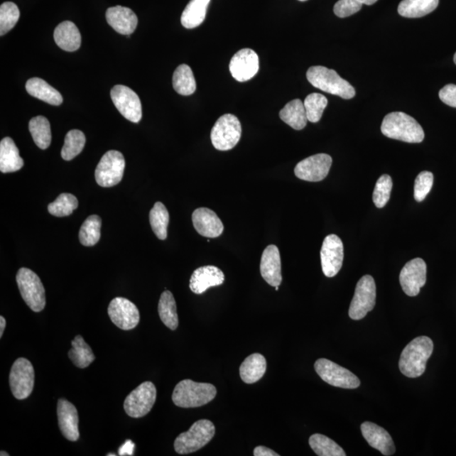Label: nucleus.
Instances as JSON below:
<instances>
[{
  "mask_svg": "<svg viewBox=\"0 0 456 456\" xmlns=\"http://www.w3.org/2000/svg\"><path fill=\"white\" fill-rule=\"evenodd\" d=\"M433 351V342L428 337H419L404 348L401 355V372L408 378L421 376L426 370L427 362Z\"/></svg>",
  "mask_w": 456,
  "mask_h": 456,
  "instance_id": "1",
  "label": "nucleus"
},
{
  "mask_svg": "<svg viewBox=\"0 0 456 456\" xmlns=\"http://www.w3.org/2000/svg\"><path fill=\"white\" fill-rule=\"evenodd\" d=\"M384 136L408 143H421L424 131L417 120L402 112H394L384 117L381 124Z\"/></svg>",
  "mask_w": 456,
  "mask_h": 456,
  "instance_id": "2",
  "label": "nucleus"
},
{
  "mask_svg": "<svg viewBox=\"0 0 456 456\" xmlns=\"http://www.w3.org/2000/svg\"><path fill=\"white\" fill-rule=\"evenodd\" d=\"M217 396V388L212 384L182 380L173 392V403L178 408H195L210 403Z\"/></svg>",
  "mask_w": 456,
  "mask_h": 456,
  "instance_id": "3",
  "label": "nucleus"
},
{
  "mask_svg": "<svg viewBox=\"0 0 456 456\" xmlns=\"http://www.w3.org/2000/svg\"><path fill=\"white\" fill-rule=\"evenodd\" d=\"M307 79L313 87L343 99H352L356 95L354 87L341 77L337 71L324 66H313L307 71Z\"/></svg>",
  "mask_w": 456,
  "mask_h": 456,
  "instance_id": "4",
  "label": "nucleus"
},
{
  "mask_svg": "<svg viewBox=\"0 0 456 456\" xmlns=\"http://www.w3.org/2000/svg\"><path fill=\"white\" fill-rule=\"evenodd\" d=\"M216 432L212 422L201 419L195 422L189 431L182 433L174 441V450L180 455L194 453L211 441Z\"/></svg>",
  "mask_w": 456,
  "mask_h": 456,
  "instance_id": "5",
  "label": "nucleus"
},
{
  "mask_svg": "<svg viewBox=\"0 0 456 456\" xmlns=\"http://www.w3.org/2000/svg\"><path fill=\"white\" fill-rule=\"evenodd\" d=\"M16 283L22 298L31 310L41 312L46 306L45 289L41 279L28 268H21L17 272Z\"/></svg>",
  "mask_w": 456,
  "mask_h": 456,
  "instance_id": "6",
  "label": "nucleus"
},
{
  "mask_svg": "<svg viewBox=\"0 0 456 456\" xmlns=\"http://www.w3.org/2000/svg\"><path fill=\"white\" fill-rule=\"evenodd\" d=\"M242 136V126L236 116L224 114L215 124L211 133L212 145L218 151L234 148Z\"/></svg>",
  "mask_w": 456,
  "mask_h": 456,
  "instance_id": "7",
  "label": "nucleus"
},
{
  "mask_svg": "<svg viewBox=\"0 0 456 456\" xmlns=\"http://www.w3.org/2000/svg\"><path fill=\"white\" fill-rule=\"evenodd\" d=\"M376 303V285L374 279L369 275L362 277L357 283L350 308L349 316L352 320L364 319L369 312L372 311Z\"/></svg>",
  "mask_w": 456,
  "mask_h": 456,
  "instance_id": "8",
  "label": "nucleus"
},
{
  "mask_svg": "<svg viewBox=\"0 0 456 456\" xmlns=\"http://www.w3.org/2000/svg\"><path fill=\"white\" fill-rule=\"evenodd\" d=\"M124 169L125 159L121 152H106L96 168L97 185L104 188L117 185L122 180Z\"/></svg>",
  "mask_w": 456,
  "mask_h": 456,
  "instance_id": "9",
  "label": "nucleus"
},
{
  "mask_svg": "<svg viewBox=\"0 0 456 456\" xmlns=\"http://www.w3.org/2000/svg\"><path fill=\"white\" fill-rule=\"evenodd\" d=\"M315 369L319 376L330 386L343 389L360 386V380L354 374L332 361L320 359L315 362Z\"/></svg>",
  "mask_w": 456,
  "mask_h": 456,
  "instance_id": "10",
  "label": "nucleus"
},
{
  "mask_svg": "<svg viewBox=\"0 0 456 456\" xmlns=\"http://www.w3.org/2000/svg\"><path fill=\"white\" fill-rule=\"evenodd\" d=\"M156 399V388L153 383H142L124 401L125 413L133 418L145 417L153 408Z\"/></svg>",
  "mask_w": 456,
  "mask_h": 456,
  "instance_id": "11",
  "label": "nucleus"
},
{
  "mask_svg": "<svg viewBox=\"0 0 456 456\" xmlns=\"http://www.w3.org/2000/svg\"><path fill=\"white\" fill-rule=\"evenodd\" d=\"M35 371L31 362L24 357L17 359L10 373V386L17 400H24L33 391Z\"/></svg>",
  "mask_w": 456,
  "mask_h": 456,
  "instance_id": "12",
  "label": "nucleus"
},
{
  "mask_svg": "<svg viewBox=\"0 0 456 456\" xmlns=\"http://www.w3.org/2000/svg\"><path fill=\"white\" fill-rule=\"evenodd\" d=\"M111 98L124 117L132 123H139L142 118L140 97L131 88L117 85L111 90Z\"/></svg>",
  "mask_w": 456,
  "mask_h": 456,
  "instance_id": "13",
  "label": "nucleus"
},
{
  "mask_svg": "<svg viewBox=\"0 0 456 456\" xmlns=\"http://www.w3.org/2000/svg\"><path fill=\"white\" fill-rule=\"evenodd\" d=\"M332 165V156L325 153L316 154L298 163L294 173L299 180L320 182L327 177Z\"/></svg>",
  "mask_w": 456,
  "mask_h": 456,
  "instance_id": "14",
  "label": "nucleus"
},
{
  "mask_svg": "<svg viewBox=\"0 0 456 456\" xmlns=\"http://www.w3.org/2000/svg\"><path fill=\"white\" fill-rule=\"evenodd\" d=\"M427 265L423 259H411L402 268L400 283L403 292L409 297H416L426 284Z\"/></svg>",
  "mask_w": 456,
  "mask_h": 456,
  "instance_id": "15",
  "label": "nucleus"
},
{
  "mask_svg": "<svg viewBox=\"0 0 456 456\" xmlns=\"http://www.w3.org/2000/svg\"><path fill=\"white\" fill-rule=\"evenodd\" d=\"M107 313L112 322L119 329H135L141 316L135 303L124 298H115L109 303Z\"/></svg>",
  "mask_w": 456,
  "mask_h": 456,
  "instance_id": "16",
  "label": "nucleus"
},
{
  "mask_svg": "<svg viewBox=\"0 0 456 456\" xmlns=\"http://www.w3.org/2000/svg\"><path fill=\"white\" fill-rule=\"evenodd\" d=\"M322 271L325 276L334 277L341 271L344 259V246L337 235L326 237L320 251Z\"/></svg>",
  "mask_w": 456,
  "mask_h": 456,
  "instance_id": "17",
  "label": "nucleus"
},
{
  "mask_svg": "<svg viewBox=\"0 0 456 456\" xmlns=\"http://www.w3.org/2000/svg\"><path fill=\"white\" fill-rule=\"evenodd\" d=\"M259 69V57L252 49H241L230 61L229 70L232 77L239 82L251 80Z\"/></svg>",
  "mask_w": 456,
  "mask_h": 456,
  "instance_id": "18",
  "label": "nucleus"
},
{
  "mask_svg": "<svg viewBox=\"0 0 456 456\" xmlns=\"http://www.w3.org/2000/svg\"><path fill=\"white\" fill-rule=\"evenodd\" d=\"M57 416L63 436L70 441H77L80 438L79 416L75 406L65 399L58 401Z\"/></svg>",
  "mask_w": 456,
  "mask_h": 456,
  "instance_id": "19",
  "label": "nucleus"
},
{
  "mask_svg": "<svg viewBox=\"0 0 456 456\" xmlns=\"http://www.w3.org/2000/svg\"><path fill=\"white\" fill-rule=\"evenodd\" d=\"M192 221L195 230L205 238H218L224 230L221 219L209 208L196 209L192 215Z\"/></svg>",
  "mask_w": 456,
  "mask_h": 456,
  "instance_id": "20",
  "label": "nucleus"
},
{
  "mask_svg": "<svg viewBox=\"0 0 456 456\" xmlns=\"http://www.w3.org/2000/svg\"><path fill=\"white\" fill-rule=\"evenodd\" d=\"M261 274L271 287H279L283 281L281 261L278 248L269 245L264 250L261 261Z\"/></svg>",
  "mask_w": 456,
  "mask_h": 456,
  "instance_id": "21",
  "label": "nucleus"
},
{
  "mask_svg": "<svg viewBox=\"0 0 456 456\" xmlns=\"http://www.w3.org/2000/svg\"><path fill=\"white\" fill-rule=\"evenodd\" d=\"M225 276L219 268L207 266L198 268L192 274L190 288L195 294H202L212 287H217L224 283Z\"/></svg>",
  "mask_w": 456,
  "mask_h": 456,
  "instance_id": "22",
  "label": "nucleus"
},
{
  "mask_svg": "<svg viewBox=\"0 0 456 456\" xmlns=\"http://www.w3.org/2000/svg\"><path fill=\"white\" fill-rule=\"evenodd\" d=\"M361 431L369 445L378 450L380 453L386 456L395 453L394 442L386 429L374 423L365 422L361 425Z\"/></svg>",
  "mask_w": 456,
  "mask_h": 456,
  "instance_id": "23",
  "label": "nucleus"
},
{
  "mask_svg": "<svg viewBox=\"0 0 456 456\" xmlns=\"http://www.w3.org/2000/svg\"><path fill=\"white\" fill-rule=\"evenodd\" d=\"M106 19L112 28L123 35H131L136 31L138 18L131 9L115 6L107 9Z\"/></svg>",
  "mask_w": 456,
  "mask_h": 456,
  "instance_id": "24",
  "label": "nucleus"
},
{
  "mask_svg": "<svg viewBox=\"0 0 456 456\" xmlns=\"http://www.w3.org/2000/svg\"><path fill=\"white\" fill-rule=\"evenodd\" d=\"M24 166V160L20 156L14 141L10 137L0 142V171L3 173L19 171Z\"/></svg>",
  "mask_w": 456,
  "mask_h": 456,
  "instance_id": "25",
  "label": "nucleus"
},
{
  "mask_svg": "<svg viewBox=\"0 0 456 456\" xmlns=\"http://www.w3.org/2000/svg\"><path fill=\"white\" fill-rule=\"evenodd\" d=\"M53 38L58 46L67 52L78 50L82 44V36L73 22L64 21L57 26Z\"/></svg>",
  "mask_w": 456,
  "mask_h": 456,
  "instance_id": "26",
  "label": "nucleus"
},
{
  "mask_svg": "<svg viewBox=\"0 0 456 456\" xmlns=\"http://www.w3.org/2000/svg\"><path fill=\"white\" fill-rule=\"evenodd\" d=\"M266 357L259 353L246 357L239 369L240 377L246 384H254L262 379L266 372Z\"/></svg>",
  "mask_w": 456,
  "mask_h": 456,
  "instance_id": "27",
  "label": "nucleus"
},
{
  "mask_svg": "<svg viewBox=\"0 0 456 456\" xmlns=\"http://www.w3.org/2000/svg\"><path fill=\"white\" fill-rule=\"evenodd\" d=\"M26 92L31 96L53 106H60L63 102V97L60 92L48 83L40 78H31L26 84Z\"/></svg>",
  "mask_w": 456,
  "mask_h": 456,
  "instance_id": "28",
  "label": "nucleus"
},
{
  "mask_svg": "<svg viewBox=\"0 0 456 456\" xmlns=\"http://www.w3.org/2000/svg\"><path fill=\"white\" fill-rule=\"evenodd\" d=\"M280 118L296 131L306 127L307 114L305 107L300 99H295L288 102L280 112Z\"/></svg>",
  "mask_w": 456,
  "mask_h": 456,
  "instance_id": "29",
  "label": "nucleus"
},
{
  "mask_svg": "<svg viewBox=\"0 0 456 456\" xmlns=\"http://www.w3.org/2000/svg\"><path fill=\"white\" fill-rule=\"evenodd\" d=\"M210 2L211 0H190L183 12L182 25L187 29H193L202 24Z\"/></svg>",
  "mask_w": 456,
  "mask_h": 456,
  "instance_id": "30",
  "label": "nucleus"
},
{
  "mask_svg": "<svg viewBox=\"0 0 456 456\" xmlns=\"http://www.w3.org/2000/svg\"><path fill=\"white\" fill-rule=\"evenodd\" d=\"M439 3L440 0H402L398 13L406 18H420L436 10Z\"/></svg>",
  "mask_w": 456,
  "mask_h": 456,
  "instance_id": "31",
  "label": "nucleus"
},
{
  "mask_svg": "<svg viewBox=\"0 0 456 456\" xmlns=\"http://www.w3.org/2000/svg\"><path fill=\"white\" fill-rule=\"evenodd\" d=\"M158 314L161 320L172 330H175L178 326V316L175 299L171 292L166 290L161 295L158 303Z\"/></svg>",
  "mask_w": 456,
  "mask_h": 456,
  "instance_id": "32",
  "label": "nucleus"
},
{
  "mask_svg": "<svg viewBox=\"0 0 456 456\" xmlns=\"http://www.w3.org/2000/svg\"><path fill=\"white\" fill-rule=\"evenodd\" d=\"M71 345L72 348L69 351V357L77 368L86 369L95 360L92 348L84 341L82 335H76Z\"/></svg>",
  "mask_w": 456,
  "mask_h": 456,
  "instance_id": "33",
  "label": "nucleus"
},
{
  "mask_svg": "<svg viewBox=\"0 0 456 456\" xmlns=\"http://www.w3.org/2000/svg\"><path fill=\"white\" fill-rule=\"evenodd\" d=\"M29 131L35 144L40 149L48 148L52 141V134L50 124H49L48 119L43 116H38V117L31 119L29 122Z\"/></svg>",
  "mask_w": 456,
  "mask_h": 456,
  "instance_id": "34",
  "label": "nucleus"
},
{
  "mask_svg": "<svg viewBox=\"0 0 456 456\" xmlns=\"http://www.w3.org/2000/svg\"><path fill=\"white\" fill-rule=\"evenodd\" d=\"M173 86L174 90L182 96H190L195 92V79L189 65H181L174 71Z\"/></svg>",
  "mask_w": 456,
  "mask_h": 456,
  "instance_id": "35",
  "label": "nucleus"
},
{
  "mask_svg": "<svg viewBox=\"0 0 456 456\" xmlns=\"http://www.w3.org/2000/svg\"><path fill=\"white\" fill-rule=\"evenodd\" d=\"M102 219L92 215L84 222L79 232L80 244L91 247L98 243L101 238Z\"/></svg>",
  "mask_w": 456,
  "mask_h": 456,
  "instance_id": "36",
  "label": "nucleus"
},
{
  "mask_svg": "<svg viewBox=\"0 0 456 456\" xmlns=\"http://www.w3.org/2000/svg\"><path fill=\"white\" fill-rule=\"evenodd\" d=\"M150 223L152 231L159 239H167L169 213L163 203L156 202L151 210Z\"/></svg>",
  "mask_w": 456,
  "mask_h": 456,
  "instance_id": "37",
  "label": "nucleus"
},
{
  "mask_svg": "<svg viewBox=\"0 0 456 456\" xmlns=\"http://www.w3.org/2000/svg\"><path fill=\"white\" fill-rule=\"evenodd\" d=\"M310 445L319 456H346L345 451L327 436L315 433L310 438Z\"/></svg>",
  "mask_w": 456,
  "mask_h": 456,
  "instance_id": "38",
  "label": "nucleus"
},
{
  "mask_svg": "<svg viewBox=\"0 0 456 456\" xmlns=\"http://www.w3.org/2000/svg\"><path fill=\"white\" fill-rule=\"evenodd\" d=\"M86 145V136L82 131L73 129L67 133L65 139V145L61 151L62 158L71 161L77 156Z\"/></svg>",
  "mask_w": 456,
  "mask_h": 456,
  "instance_id": "39",
  "label": "nucleus"
},
{
  "mask_svg": "<svg viewBox=\"0 0 456 456\" xmlns=\"http://www.w3.org/2000/svg\"><path fill=\"white\" fill-rule=\"evenodd\" d=\"M303 105L305 107L308 121L317 123L323 115L324 110L328 105V100L322 94L312 93L305 98Z\"/></svg>",
  "mask_w": 456,
  "mask_h": 456,
  "instance_id": "40",
  "label": "nucleus"
},
{
  "mask_svg": "<svg viewBox=\"0 0 456 456\" xmlns=\"http://www.w3.org/2000/svg\"><path fill=\"white\" fill-rule=\"evenodd\" d=\"M78 200L75 195L61 194L53 202L48 205V212L58 217H68L78 207Z\"/></svg>",
  "mask_w": 456,
  "mask_h": 456,
  "instance_id": "41",
  "label": "nucleus"
},
{
  "mask_svg": "<svg viewBox=\"0 0 456 456\" xmlns=\"http://www.w3.org/2000/svg\"><path fill=\"white\" fill-rule=\"evenodd\" d=\"M20 11L16 4L6 2L0 6V35L10 31L19 21Z\"/></svg>",
  "mask_w": 456,
  "mask_h": 456,
  "instance_id": "42",
  "label": "nucleus"
},
{
  "mask_svg": "<svg viewBox=\"0 0 456 456\" xmlns=\"http://www.w3.org/2000/svg\"><path fill=\"white\" fill-rule=\"evenodd\" d=\"M393 187L392 178L387 174L380 177L375 185L373 200L378 208L386 207L388 201L390 200Z\"/></svg>",
  "mask_w": 456,
  "mask_h": 456,
  "instance_id": "43",
  "label": "nucleus"
},
{
  "mask_svg": "<svg viewBox=\"0 0 456 456\" xmlns=\"http://www.w3.org/2000/svg\"><path fill=\"white\" fill-rule=\"evenodd\" d=\"M433 185V174L430 172L420 173L416 178L414 185V199L418 202L425 200Z\"/></svg>",
  "mask_w": 456,
  "mask_h": 456,
  "instance_id": "44",
  "label": "nucleus"
},
{
  "mask_svg": "<svg viewBox=\"0 0 456 456\" xmlns=\"http://www.w3.org/2000/svg\"><path fill=\"white\" fill-rule=\"evenodd\" d=\"M362 4L357 0H339L334 6L335 15L340 18H346L356 14L362 9Z\"/></svg>",
  "mask_w": 456,
  "mask_h": 456,
  "instance_id": "45",
  "label": "nucleus"
},
{
  "mask_svg": "<svg viewBox=\"0 0 456 456\" xmlns=\"http://www.w3.org/2000/svg\"><path fill=\"white\" fill-rule=\"evenodd\" d=\"M439 96L444 104L450 107H456V85H446L440 91Z\"/></svg>",
  "mask_w": 456,
  "mask_h": 456,
  "instance_id": "46",
  "label": "nucleus"
},
{
  "mask_svg": "<svg viewBox=\"0 0 456 456\" xmlns=\"http://www.w3.org/2000/svg\"><path fill=\"white\" fill-rule=\"evenodd\" d=\"M135 446V444H134L131 440H127L121 447H120L119 450V455L122 456L133 455Z\"/></svg>",
  "mask_w": 456,
  "mask_h": 456,
  "instance_id": "47",
  "label": "nucleus"
},
{
  "mask_svg": "<svg viewBox=\"0 0 456 456\" xmlns=\"http://www.w3.org/2000/svg\"><path fill=\"white\" fill-rule=\"evenodd\" d=\"M254 456H279L274 450L267 448L266 446H257L254 450Z\"/></svg>",
  "mask_w": 456,
  "mask_h": 456,
  "instance_id": "48",
  "label": "nucleus"
},
{
  "mask_svg": "<svg viewBox=\"0 0 456 456\" xmlns=\"http://www.w3.org/2000/svg\"><path fill=\"white\" fill-rule=\"evenodd\" d=\"M6 320L3 316H0V337H3L4 330H6Z\"/></svg>",
  "mask_w": 456,
  "mask_h": 456,
  "instance_id": "49",
  "label": "nucleus"
},
{
  "mask_svg": "<svg viewBox=\"0 0 456 456\" xmlns=\"http://www.w3.org/2000/svg\"><path fill=\"white\" fill-rule=\"evenodd\" d=\"M362 4H366V6H373L378 0H357Z\"/></svg>",
  "mask_w": 456,
  "mask_h": 456,
  "instance_id": "50",
  "label": "nucleus"
},
{
  "mask_svg": "<svg viewBox=\"0 0 456 456\" xmlns=\"http://www.w3.org/2000/svg\"><path fill=\"white\" fill-rule=\"evenodd\" d=\"M0 455H1V456H9V455H10V454L6 453V451H1V452H0Z\"/></svg>",
  "mask_w": 456,
  "mask_h": 456,
  "instance_id": "51",
  "label": "nucleus"
},
{
  "mask_svg": "<svg viewBox=\"0 0 456 456\" xmlns=\"http://www.w3.org/2000/svg\"><path fill=\"white\" fill-rule=\"evenodd\" d=\"M454 62H455V64L456 65V53H455V56H454Z\"/></svg>",
  "mask_w": 456,
  "mask_h": 456,
  "instance_id": "52",
  "label": "nucleus"
},
{
  "mask_svg": "<svg viewBox=\"0 0 456 456\" xmlns=\"http://www.w3.org/2000/svg\"><path fill=\"white\" fill-rule=\"evenodd\" d=\"M107 456H111V455H113V456H114V455H115V454H107Z\"/></svg>",
  "mask_w": 456,
  "mask_h": 456,
  "instance_id": "53",
  "label": "nucleus"
},
{
  "mask_svg": "<svg viewBox=\"0 0 456 456\" xmlns=\"http://www.w3.org/2000/svg\"><path fill=\"white\" fill-rule=\"evenodd\" d=\"M298 1L304 2V1H307V0H298Z\"/></svg>",
  "mask_w": 456,
  "mask_h": 456,
  "instance_id": "54",
  "label": "nucleus"
},
{
  "mask_svg": "<svg viewBox=\"0 0 456 456\" xmlns=\"http://www.w3.org/2000/svg\"><path fill=\"white\" fill-rule=\"evenodd\" d=\"M275 288H276V291L279 290V287H276Z\"/></svg>",
  "mask_w": 456,
  "mask_h": 456,
  "instance_id": "55",
  "label": "nucleus"
}]
</instances>
